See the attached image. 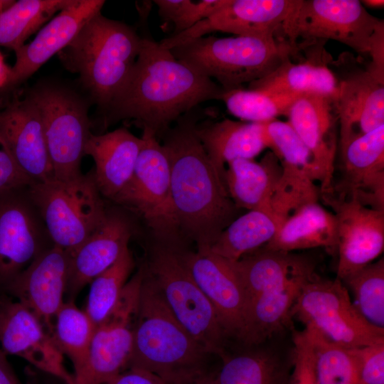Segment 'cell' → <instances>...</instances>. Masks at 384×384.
Masks as SVG:
<instances>
[{"label": "cell", "mask_w": 384, "mask_h": 384, "mask_svg": "<svg viewBox=\"0 0 384 384\" xmlns=\"http://www.w3.org/2000/svg\"><path fill=\"white\" fill-rule=\"evenodd\" d=\"M224 91L213 80L177 60L159 43L142 38L137 60L105 114L104 124L131 120L158 137L201 103L220 100Z\"/></svg>", "instance_id": "cell-1"}, {"label": "cell", "mask_w": 384, "mask_h": 384, "mask_svg": "<svg viewBox=\"0 0 384 384\" xmlns=\"http://www.w3.org/2000/svg\"><path fill=\"white\" fill-rule=\"evenodd\" d=\"M193 111V110H192ZM183 114L161 136L171 170V193L180 235L208 251L238 208L196 132V116Z\"/></svg>", "instance_id": "cell-2"}, {"label": "cell", "mask_w": 384, "mask_h": 384, "mask_svg": "<svg viewBox=\"0 0 384 384\" xmlns=\"http://www.w3.org/2000/svg\"><path fill=\"white\" fill-rule=\"evenodd\" d=\"M209 355L174 316L144 268L127 369L146 370L176 384L206 370Z\"/></svg>", "instance_id": "cell-3"}, {"label": "cell", "mask_w": 384, "mask_h": 384, "mask_svg": "<svg viewBox=\"0 0 384 384\" xmlns=\"http://www.w3.org/2000/svg\"><path fill=\"white\" fill-rule=\"evenodd\" d=\"M142 37L126 23L95 15L60 51L92 100L105 111L125 84L138 57Z\"/></svg>", "instance_id": "cell-4"}, {"label": "cell", "mask_w": 384, "mask_h": 384, "mask_svg": "<svg viewBox=\"0 0 384 384\" xmlns=\"http://www.w3.org/2000/svg\"><path fill=\"white\" fill-rule=\"evenodd\" d=\"M169 50L177 60L216 80L228 91L268 75L297 48L275 38L236 36H202Z\"/></svg>", "instance_id": "cell-5"}, {"label": "cell", "mask_w": 384, "mask_h": 384, "mask_svg": "<svg viewBox=\"0 0 384 384\" xmlns=\"http://www.w3.org/2000/svg\"><path fill=\"white\" fill-rule=\"evenodd\" d=\"M282 31L293 48L296 41L332 39L368 54V68L384 76V22L357 0H297Z\"/></svg>", "instance_id": "cell-6"}, {"label": "cell", "mask_w": 384, "mask_h": 384, "mask_svg": "<svg viewBox=\"0 0 384 384\" xmlns=\"http://www.w3.org/2000/svg\"><path fill=\"white\" fill-rule=\"evenodd\" d=\"M156 241L143 263L168 307L209 354L223 357L228 338L215 309L182 262L177 246Z\"/></svg>", "instance_id": "cell-7"}, {"label": "cell", "mask_w": 384, "mask_h": 384, "mask_svg": "<svg viewBox=\"0 0 384 384\" xmlns=\"http://www.w3.org/2000/svg\"><path fill=\"white\" fill-rule=\"evenodd\" d=\"M28 194L54 245L70 253L100 226L107 207L93 172L68 180L34 182Z\"/></svg>", "instance_id": "cell-8"}, {"label": "cell", "mask_w": 384, "mask_h": 384, "mask_svg": "<svg viewBox=\"0 0 384 384\" xmlns=\"http://www.w3.org/2000/svg\"><path fill=\"white\" fill-rule=\"evenodd\" d=\"M142 130L143 145L133 174L112 201L142 218L156 241L179 245L181 235L171 199L169 159L156 134L147 128Z\"/></svg>", "instance_id": "cell-9"}, {"label": "cell", "mask_w": 384, "mask_h": 384, "mask_svg": "<svg viewBox=\"0 0 384 384\" xmlns=\"http://www.w3.org/2000/svg\"><path fill=\"white\" fill-rule=\"evenodd\" d=\"M305 327L349 348L384 341V329L373 325L351 302L339 279H324L315 274L304 285L291 311Z\"/></svg>", "instance_id": "cell-10"}, {"label": "cell", "mask_w": 384, "mask_h": 384, "mask_svg": "<svg viewBox=\"0 0 384 384\" xmlns=\"http://www.w3.org/2000/svg\"><path fill=\"white\" fill-rule=\"evenodd\" d=\"M27 95L42 116L54 179L80 175L84 147L91 133L87 102L71 89L54 83L38 85Z\"/></svg>", "instance_id": "cell-11"}, {"label": "cell", "mask_w": 384, "mask_h": 384, "mask_svg": "<svg viewBox=\"0 0 384 384\" xmlns=\"http://www.w3.org/2000/svg\"><path fill=\"white\" fill-rule=\"evenodd\" d=\"M144 276L143 265L127 281L113 309L95 326L88 359L75 384H107L125 370L133 344V325Z\"/></svg>", "instance_id": "cell-12"}, {"label": "cell", "mask_w": 384, "mask_h": 384, "mask_svg": "<svg viewBox=\"0 0 384 384\" xmlns=\"http://www.w3.org/2000/svg\"><path fill=\"white\" fill-rule=\"evenodd\" d=\"M28 187L0 191V289L53 245Z\"/></svg>", "instance_id": "cell-13"}, {"label": "cell", "mask_w": 384, "mask_h": 384, "mask_svg": "<svg viewBox=\"0 0 384 384\" xmlns=\"http://www.w3.org/2000/svg\"><path fill=\"white\" fill-rule=\"evenodd\" d=\"M331 208L338 230L340 281L371 263L384 249V210L367 207L334 191L320 195Z\"/></svg>", "instance_id": "cell-14"}, {"label": "cell", "mask_w": 384, "mask_h": 384, "mask_svg": "<svg viewBox=\"0 0 384 384\" xmlns=\"http://www.w3.org/2000/svg\"><path fill=\"white\" fill-rule=\"evenodd\" d=\"M177 250L191 277L215 309L227 336L243 342L247 297L231 261L209 250L191 251L182 245Z\"/></svg>", "instance_id": "cell-15"}, {"label": "cell", "mask_w": 384, "mask_h": 384, "mask_svg": "<svg viewBox=\"0 0 384 384\" xmlns=\"http://www.w3.org/2000/svg\"><path fill=\"white\" fill-rule=\"evenodd\" d=\"M297 3V0H225L207 18L159 43L170 50L213 31L275 38Z\"/></svg>", "instance_id": "cell-16"}, {"label": "cell", "mask_w": 384, "mask_h": 384, "mask_svg": "<svg viewBox=\"0 0 384 384\" xmlns=\"http://www.w3.org/2000/svg\"><path fill=\"white\" fill-rule=\"evenodd\" d=\"M0 348L21 357L64 384H75L63 364V354L40 320L11 297L0 298Z\"/></svg>", "instance_id": "cell-17"}, {"label": "cell", "mask_w": 384, "mask_h": 384, "mask_svg": "<svg viewBox=\"0 0 384 384\" xmlns=\"http://www.w3.org/2000/svg\"><path fill=\"white\" fill-rule=\"evenodd\" d=\"M70 259L69 252L53 245L5 289L40 320L51 336L55 316L65 302Z\"/></svg>", "instance_id": "cell-18"}, {"label": "cell", "mask_w": 384, "mask_h": 384, "mask_svg": "<svg viewBox=\"0 0 384 384\" xmlns=\"http://www.w3.org/2000/svg\"><path fill=\"white\" fill-rule=\"evenodd\" d=\"M0 135L21 171L33 182L54 179L39 108L28 95L0 111Z\"/></svg>", "instance_id": "cell-19"}, {"label": "cell", "mask_w": 384, "mask_h": 384, "mask_svg": "<svg viewBox=\"0 0 384 384\" xmlns=\"http://www.w3.org/2000/svg\"><path fill=\"white\" fill-rule=\"evenodd\" d=\"M288 123L310 151L319 175L320 195L333 189L338 119L334 100L301 94L287 114Z\"/></svg>", "instance_id": "cell-20"}, {"label": "cell", "mask_w": 384, "mask_h": 384, "mask_svg": "<svg viewBox=\"0 0 384 384\" xmlns=\"http://www.w3.org/2000/svg\"><path fill=\"white\" fill-rule=\"evenodd\" d=\"M343 177L332 191L384 210V124L340 148Z\"/></svg>", "instance_id": "cell-21"}, {"label": "cell", "mask_w": 384, "mask_h": 384, "mask_svg": "<svg viewBox=\"0 0 384 384\" xmlns=\"http://www.w3.org/2000/svg\"><path fill=\"white\" fill-rule=\"evenodd\" d=\"M103 0H73L42 27L33 40L15 50L16 62L5 87L18 85L35 73L53 55L60 52L85 23L101 13Z\"/></svg>", "instance_id": "cell-22"}, {"label": "cell", "mask_w": 384, "mask_h": 384, "mask_svg": "<svg viewBox=\"0 0 384 384\" xmlns=\"http://www.w3.org/2000/svg\"><path fill=\"white\" fill-rule=\"evenodd\" d=\"M134 233L129 217L117 208H107L96 230L70 254L67 301H74L83 288L112 266L129 246Z\"/></svg>", "instance_id": "cell-23"}, {"label": "cell", "mask_w": 384, "mask_h": 384, "mask_svg": "<svg viewBox=\"0 0 384 384\" xmlns=\"http://www.w3.org/2000/svg\"><path fill=\"white\" fill-rule=\"evenodd\" d=\"M338 80L334 100L340 126V148L352 139L384 124V78L367 68Z\"/></svg>", "instance_id": "cell-24"}, {"label": "cell", "mask_w": 384, "mask_h": 384, "mask_svg": "<svg viewBox=\"0 0 384 384\" xmlns=\"http://www.w3.org/2000/svg\"><path fill=\"white\" fill-rule=\"evenodd\" d=\"M142 145V138L124 127L101 134L90 133L84 156H90L95 161L93 175L102 197L113 201L126 186Z\"/></svg>", "instance_id": "cell-25"}, {"label": "cell", "mask_w": 384, "mask_h": 384, "mask_svg": "<svg viewBox=\"0 0 384 384\" xmlns=\"http://www.w3.org/2000/svg\"><path fill=\"white\" fill-rule=\"evenodd\" d=\"M231 263L245 290L247 309L257 297L315 273V264L307 256L262 247Z\"/></svg>", "instance_id": "cell-26"}, {"label": "cell", "mask_w": 384, "mask_h": 384, "mask_svg": "<svg viewBox=\"0 0 384 384\" xmlns=\"http://www.w3.org/2000/svg\"><path fill=\"white\" fill-rule=\"evenodd\" d=\"M306 58L294 63L288 58L272 73L249 84V89L297 94H314L334 100L338 80L329 67L331 58L323 44L308 47Z\"/></svg>", "instance_id": "cell-27"}, {"label": "cell", "mask_w": 384, "mask_h": 384, "mask_svg": "<svg viewBox=\"0 0 384 384\" xmlns=\"http://www.w3.org/2000/svg\"><path fill=\"white\" fill-rule=\"evenodd\" d=\"M196 132L223 182L225 164L240 159H254L269 148L265 122L224 119L196 124Z\"/></svg>", "instance_id": "cell-28"}, {"label": "cell", "mask_w": 384, "mask_h": 384, "mask_svg": "<svg viewBox=\"0 0 384 384\" xmlns=\"http://www.w3.org/2000/svg\"><path fill=\"white\" fill-rule=\"evenodd\" d=\"M227 165L224 183L235 206L270 213V202L282 174L280 162L274 152L269 151L259 162L240 159Z\"/></svg>", "instance_id": "cell-29"}, {"label": "cell", "mask_w": 384, "mask_h": 384, "mask_svg": "<svg viewBox=\"0 0 384 384\" xmlns=\"http://www.w3.org/2000/svg\"><path fill=\"white\" fill-rule=\"evenodd\" d=\"M337 221L318 202L306 204L288 217L265 250L293 252L316 247L337 249Z\"/></svg>", "instance_id": "cell-30"}, {"label": "cell", "mask_w": 384, "mask_h": 384, "mask_svg": "<svg viewBox=\"0 0 384 384\" xmlns=\"http://www.w3.org/2000/svg\"><path fill=\"white\" fill-rule=\"evenodd\" d=\"M316 274L298 278L252 299L247 309L243 343H260L290 323L291 311L304 285Z\"/></svg>", "instance_id": "cell-31"}, {"label": "cell", "mask_w": 384, "mask_h": 384, "mask_svg": "<svg viewBox=\"0 0 384 384\" xmlns=\"http://www.w3.org/2000/svg\"><path fill=\"white\" fill-rule=\"evenodd\" d=\"M280 227L272 215L258 210L237 217L220 234L209 251L237 261L269 242Z\"/></svg>", "instance_id": "cell-32"}, {"label": "cell", "mask_w": 384, "mask_h": 384, "mask_svg": "<svg viewBox=\"0 0 384 384\" xmlns=\"http://www.w3.org/2000/svg\"><path fill=\"white\" fill-rule=\"evenodd\" d=\"M222 358L216 384H289L286 366L272 353L254 350Z\"/></svg>", "instance_id": "cell-33"}, {"label": "cell", "mask_w": 384, "mask_h": 384, "mask_svg": "<svg viewBox=\"0 0 384 384\" xmlns=\"http://www.w3.org/2000/svg\"><path fill=\"white\" fill-rule=\"evenodd\" d=\"M73 0H19L0 14V46L14 51Z\"/></svg>", "instance_id": "cell-34"}, {"label": "cell", "mask_w": 384, "mask_h": 384, "mask_svg": "<svg viewBox=\"0 0 384 384\" xmlns=\"http://www.w3.org/2000/svg\"><path fill=\"white\" fill-rule=\"evenodd\" d=\"M95 329L90 318L74 301L65 302L55 316L52 338L60 352L72 362L74 378L85 368Z\"/></svg>", "instance_id": "cell-35"}, {"label": "cell", "mask_w": 384, "mask_h": 384, "mask_svg": "<svg viewBox=\"0 0 384 384\" xmlns=\"http://www.w3.org/2000/svg\"><path fill=\"white\" fill-rule=\"evenodd\" d=\"M301 94L242 88L224 91L222 100L228 112L242 121L262 123L287 116Z\"/></svg>", "instance_id": "cell-36"}, {"label": "cell", "mask_w": 384, "mask_h": 384, "mask_svg": "<svg viewBox=\"0 0 384 384\" xmlns=\"http://www.w3.org/2000/svg\"><path fill=\"white\" fill-rule=\"evenodd\" d=\"M305 328L314 341L317 384H361L355 348L337 344L319 331Z\"/></svg>", "instance_id": "cell-37"}, {"label": "cell", "mask_w": 384, "mask_h": 384, "mask_svg": "<svg viewBox=\"0 0 384 384\" xmlns=\"http://www.w3.org/2000/svg\"><path fill=\"white\" fill-rule=\"evenodd\" d=\"M134 265L128 246L112 266L91 282L85 311L95 326L116 304Z\"/></svg>", "instance_id": "cell-38"}, {"label": "cell", "mask_w": 384, "mask_h": 384, "mask_svg": "<svg viewBox=\"0 0 384 384\" xmlns=\"http://www.w3.org/2000/svg\"><path fill=\"white\" fill-rule=\"evenodd\" d=\"M341 282L353 292L355 306L370 324L384 329V259L382 257Z\"/></svg>", "instance_id": "cell-39"}, {"label": "cell", "mask_w": 384, "mask_h": 384, "mask_svg": "<svg viewBox=\"0 0 384 384\" xmlns=\"http://www.w3.org/2000/svg\"><path fill=\"white\" fill-rule=\"evenodd\" d=\"M225 0H155L159 16L174 25L173 35L184 31L215 11Z\"/></svg>", "instance_id": "cell-40"}, {"label": "cell", "mask_w": 384, "mask_h": 384, "mask_svg": "<svg viewBox=\"0 0 384 384\" xmlns=\"http://www.w3.org/2000/svg\"><path fill=\"white\" fill-rule=\"evenodd\" d=\"M293 370L289 384H317L314 346L311 331L305 328L293 336Z\"/></svg>", "instance_id": "cell-41"}, {"label": "cell", "mask_w": 384, "mask_h": 384, "mask_svg": "<svg viewBox=\"0 0 384 384\" xmlns=\"http://www.w3.org/2000/svg\"><path fill=\"white\" fill-rule=\"evenodd\" d=\"M361 384H384V341L356 348Z\"/></svg>", "instance_id": "cell-42"}, {"label": "cell", "mask_w": 384, "mask_h": 384, "mask_svg": "<svg viewBox=\"0 0 384 384\" xmlns=\"http://www.w3.org/2000/svg\"><path fill=\"white\" fill-rule=\"evenodd\" d=\"M33 183L18 168L0 135V191L28 187Z\"/></svg>", "instance_id": "cell-43"}, {"label": "cell", "mask_w": 384, "mask_h": 384, "mask_svg": "<svg viewBox=\"0 0 384 384\" xmlns=\"http://www.w3.org/2000/svg\"><path fill=\"white\" fill-rule=\"evenodd\" d=\"M107 384H169L157 375L142 369L128 368Z\"/></svg>", "instance_id": "cell-44"}, {"label": "cell", "mask_w": 384, "mask_h": 384, "mask_svg": "<svg viewBox=\"0 0 384 384\" xmlns=\"http://www.w3.org/2000/svg\"><path fill=\"white\" fill-rule=\"evenodd\" d=\"M0 348V384H22L15 374L7 358Z\"/></svg>", "instance_id": "cell-45"}, {"label": "cell", "mask_w": 384, "mask_h": 384, "mask_svg": "<svg viewBox=\"0 0 384 384\" xmlns=\"http://www.w3.org/2000/svg\"><path fill=\"white\" fill-rule=\"evenodd\" d=\"M176 384H216L215 374L202 371Z\"/></svg>", "instance_id": "cell-46"}, {"label": "cell", "mask_w": 384, "mask_h": 384, "mask_svg": "<svg viewBox=\"0 0 384 384\" xmlns=\"http://www.w3.org/2000/svg\"><path fill=\"white\" fill-rule=\"evenodd\" d=\"M10 72L11 68L5 63L3 55L0 52V88L6 86Z\"/></svg>", "instance_id": "cell-47"}, {"label": "cell", "mask_w": 384, "mask_h": 384, "mask_svg": "<svg viewBox=\"0 0 384 384\" xmlns=\"http://www.w3.org/2000/svg\"><path fill=\"white\" fill-rule=\"evenodd\" d=\"M361 2H362V4H363L366 6L373 9H381L384 6L383 0H364Z\"/></svg>", "instance_id": "cell-48"}]
</instances>
